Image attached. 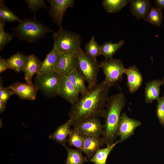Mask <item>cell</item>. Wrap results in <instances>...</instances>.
<instances>
[{"label": "cell", "instance_id": "23", "mask_svg": "<svg viewBox=\"0 0 164 164\" xmlns=\"http://www.w3.org/2000/svg\"><path fill=\"white\" fill-rule=\"evenodd\" d=\"M119 143L118 140L113 144L107 145L105 148L100 149L88 160L94 164H106L107 157L115 146Z\"/></svg>", "mask_w": 164, "mask_h": 164}, {"label": "cell", "instance_id": "9", "mask_svg": "<svg viewBox=\"0 0 164 164\" xmlns=\"http://www.w3.org/2000/svg\"><path fill=\"white\" fill-rule=\"evenodd\" d=\"M80 133L85 135L99 137L103 133L104 125L99 118L86 119L78 122L72 126Z\"/></svg>", "mask_w": 164, "mask_h": 164}, {"label": "cell", "instance_id": "2", "mask_svg": "<svg viewBox=\"0 0 164 164\" xmlns=\"http://www.w3.org/2000/svg\"><path fill=\"white\" fill-rule=\"evenodd\" d=\"M126 104V97L122 92L108 97L104 117L105 122L102 135L107 145H111L116 142L121 112Z\"/></svg>", "mask_w": 164, "mask_h": 164}, {"label": "cell", "instance_id": "25", "mask_svg": "<svg viewBox=\"0 0 164 164\" xmlns=\"http://www.w3.org/2000/svg\"><path fill=\"white\" fill-rule=\"evenodd\" d=\"M67 152V157L65 164H84L88 161L87 158L82 154V151L77 149L68 147L66 145H63Z\"/></svg>", "mask_w": 164, "mask_h": 164}, {"label": "cell", "instance_id": "36", "mask_svg": "<svg viewBox=\"0 0 164 164\" xmlns=\"http://www.w3.org/2000/svg\"><path fill=\"white\" fill-rule=\"evenodd\" d=\"M154 3L155 7L161 11L164 9V0H155Z\"/></svg>", "mask_w": 164, "mask_h": 164}, {"label": "cell", "instance_id": "15", "mask_svg": "<svg viewBox=\"0 0 164 164\" xmlns=\"http://www.w3.org/2000/svg\"><path fill=\"white\" fill-rule=\"evenodd\" d=\"M80 134L84 140V147L81 150L90 159L96 152L104 144L102 138L89 136L81 134Z\"/></svg>", "mask_w": 164, "mask_h": 164}, {"label": "cell", "instance_id": "38", "mask_svg": "<svg viewBox=\"0 0 164 164\" xmlns=\"http://www.w3.org/2000/svg\"><path fill=\"white\" fill-rule=\"evenodd\" d=\"M161 124L163 126H164V114L163 115L162 120Z\"/></svg>", "mask_w": 164, "mask_h": 164}, {"label": "cell", "instance_id": "7", "mask_svg": "<svg viewBox=\"0 0 164 164\" xmlns=\"http://www.w3.org/2000/svg\"><path fill=\"white\" fill-rule=\"evenodd\" d=\"M61 76L55 72L37 74L35 85L46 96L50 98L59 95Z\"/></svg>", "mask_w": 164, "mask_h": 164}, {"label": "cell", "instance_id": "16", "mask_svg": "<svg viewBox=\"0 0 164 164\" xmlns=\"http://www.w3.org/2000/svg\"><path fill=\"white\" fill-rule=\"evenodd\" d=\"M127 78V86L130 94L137 91L141 86L143 77L138 69L133 65L126 68L125 71Z\"/></svg>", "mask_w": 164, "mask_h": 164}, {"label": "cell", "instance_id": "12", "mask_svg": "<svg viewBox=\"0 0 164 164\" xmlns=\"http://www.w3.org/2000/svg\"><path fill=\"white\" fill-rule=\"evenodd\" d=\"M6 88L11 90L21 99L32 101L36 99L38 90L35 84L19 82L14 83Z\"/></svg>", "mask_w": 164, "mask_h": 164}, {"label": "cell", "instance_id": "28", "mask_svg": "<svg viewBox=\"0 0 164 164\" xmlns=\"http://www.w3.org/2000/svg\"><path fill=\"white\" fill-rule=\"evenodd\" d=\"M21 20L10 9L5 6L4 1L0 0V20L5 22H19Z\"/></svg>", "mask_w": 164, "mask_h": 164}, {"label": "cell", "instance_id": "19", "mask_svg": "<svg viewBox=\"0 0 164 164\" xmlns=\"http://www.w3.org/2000/svg\"><path fill=\"white\" fill-rule=\"evenodd\" d=\"M164 84V80L156 79L146 83L145 89V101L147 103H152L160 97V87Z\"/></svg>", "mask_w": 164, "mask_h": 164}, {"label": "cell", "instance_id": "4", "mask_svg": "<svg viewBox=\"0 0 164 164\" xmlns=\"http://www.w3.org/2000/svg\"><path fill=\"white\" fill-rule=\"evenodd\" d=\"M77 69L88 83L90 89L97 83V76L99 70V64L96 59L88 55L80 46L76 52Z\"/></svg>", "mask_w": 164, "mask_h": 164}, {"label": "cell", "instance_id": "29", "mask_svg": "<svg viewBox=\"0 0 164 164\" xmlns=\"http://www.w3.org/2000/svg\"><path fill=\"white\" fill-rule=\"evenodd\" d=\"M67 142L70 146H74L81 151L83 148V139L80 135L79 131L76 128H73L71 129Z\"/></svg>", "mask_w": 164, "mask_h": 164}, {"label": "cell", "instance_id": "30", "mask_svg": "<svg viewBox=\"0 0 164 164\" xmlns=\"http://www.w3.org/2000/svg\"><path fill=\"white\" fill-rule=\"evenodd\" d=\"M101 45H99L93 36L85 45V53L90 56L94 58L101 55Z\"/></svg>", "mask_w": 164, "mask_h": 164}, {"label": "cell", "instance_id": "37", "mask_svg": "<svg viewBox=\"0 0 164 164\" xmlns=\"http://www.w3.org/2000/svg\"><path fill=\"white\" fill-rule=\"evenodd\" d=\"M5 105L0 100V113L2 112L5 108Z\"/></svg>", "mask_w": 164, "mask_h": 164}, {"label": "cell", "instance_id": "27", "mask_svg": "<svg viewBox=\"0 0 164 164\" xmlns=\"http://www.w3.org/2000/svg\"><path fill=\"white\" fill-rule=\"evenodd\" d=\"M163 16L162 11L155 6L151 8L147 14L144 20L154 26L160 27L162 23Z\"/></svg>", "mask_w": 164, "mask_h": 164}, {"label": "cell", "instance_id": "20", "mask_svg": "<svg viewBox=\"0 0 164 164\" xmlns=\"http://www.w3.org/2000/svg\"><path fill=\"white\" fill-rule=\"evenodd\" d=\"M71 126V121L69 119L58 127L55 132L49 136V138L62 145H65L67 137L71 130L70 128Z\"/></svg>", "mask_w": 164, "mask_h": 164}, {"label": "cell", "instance_id": "31", "mask_svg": "<svg viewBox=\"0 0 164 164\" xmlns=\"http://www.w3.org/2000/svg\"><path fill=\"white\" fill-rule=\"evenodd\" d=\"M5 22L0 20V50H2L6 45L10 42L13 36L4 30Z\"/></svg>", "mask_w": 164, "mask_h": 164}, {"label": "cell", "instance_id": "8", "mask_svg": "<svg viewBox=\"0 0 164 164\" xmlns=\"http://www.w3.org/2000/svg\"><path fill=\"white\" fill-rule=\"evenodd\" d=\"M50 7L49 16L54 23L60 27H62L63 16L66 10L72 7L74 3V0H48Z\"/></svg>", "mask_w": 164, "mask_h": 164}, {"label": "cell", "instance_id": "22", "mask_svg": "<svg viewBox=\"0 0 164 164\" xmlns=\"http://www.w3.org/2000/svg\"><path fill=\"white\" fill-rule=\"evenodd\" d=\"M125 43L123 40H121L117 43H113L111 41L105 42L101 45V55L105 59L113 58L115 53L124 45Z\"/></svg>", "mask_w": 164, "mask_h": 164}, {"label": "cell", "instance_id": "3", "mask_svg": "<svg viewBox=\"0 0 164 164\" xmlns=\"http://www.w3.org/2000/svg\"><path fill=\"white\" fill-rule=\"evenodd\" d=\"M19 23L16 27L11 28L19 40L31 43L44 37L49 32H54L53 30L35 18L24 19Z\"/></svg>", "mask_w": 164, "mask_h": 164}, {"label": "cell", "instance_id": "14", "mask_svg": "<svg viewBox=\"0 0 164 164\" xmlns=\"http://www.w3.org/2000/svg\"><path fill=\"white\" fill-rule=\"evenodd\" d=\"M60 53L55 47L48 54L40 65L38 74L55 72L60 58Z\"/></svg>", "mask_w": 164, "mask_h": 164}, {"label": "cell", "instance_id": "35", "mask_svg": "<svg viewBox=\"0 0 164 164\" xmlns=\"http://www.w3.org/2000/svg\"><path fill=\"white\" fill-rule=\"evenodd\" d=\"M8 69H12L11 67L7 63L5 59H3L1 56H0V73H1Z\"/></svg>", "mask_w": 164, "mask_h": 164}, {"label": "cell", "instance_id": "26", "mask_svg": "<svg viewBox=\"0 0 164 164\" xmlns=\"http://www.w3.org/2000/svg\"><path fill=\"white\" fill-rule=\"evenodd\" d=\"M129 0H103L102 5L107 12L114 13L119 12L126 6Z\"/></svg>", "mask_w": 164, "mask_h": 164}, {"label": "cell", "instance_id": "32", "mask_svg": "<svg viewBox=\"0 0 164 164\" xmlns=\"http://www.w3.org/2000/svg\"><path fill=\"white\" fill-rule=\"evenodd\" d=\"M25 1L29 9L34 14L40 9L44 8L47 9L48 8L43 0H26Z\"/></svg>", "mask_w": 164, "mask_h": 164}, {"label": "cell", "instance_id": "18", "mask_svg": "<svg viewBox=\"0 0 164 164\" xmlns=\"http://www.w3.org/2000/svg\"><path fill=\"white\" fill-rule=\"evenodd\" d=\"M130 11L132 15L137 19L145 17L151 8V2L149 0H129Z\"/></svg>", "mask_w": 164, "mask_h": 164}, {"label": "cell", "instance_id": "5", "mask_svg": "<svg viewBox=\"0 0 164 164\" xmlns=\"http://www.w3.org/2000/svg\"><path fill=\"white\" fill-rule=\"evenodd\" d=\"M53 47L60 53H76L80 46V36L76 33L64 29L62 27L53 33Z\"/></svg>", "mask_w": 164, "mask_h": 164}, {"label": "cell", "instance_id": "11", "mask_svg": "<svg viewBox=\"0 0 164 164\" xmlns=\"http://www.w3.org/2000/svg\"><path fill=\"white\" fill-rule=\"evenodd\" d=\"M76 53H60V59L55 72L61 76H67L72 71L77 69Z\"/></svg>", "mask_w": 164, "mask_h": 164}, {"label": "cell", "instance_id": "33", "mask_svg": "<svg viewBox=\"0 0 164 164\" xmlns=\"http://www.w3.org/2000/svg\"><path fill=\"white\" fill-rule=\"evenodd\" d=\"M157 101L156 115L161 124L164 114V96L160 97Z\"/></svg>", "mask_w": 164, "mask_h": 164}, {"label": "cell", "instance_id": "10", "mask_svg": "<svg viewBox=\"0 0 164 164\" xmlns=\"http://www.w3.org/2000/svg\"><path fill=\"white\" fill-rule=\"evenodd\" d=\"M141 125L140 121L130 118L126 113H122L117 132V136L120 137L119 143L129 138L134 134L136 128Z\"/></svg>", "mask_w": 164, "mask_h": 164}, {"label": "cell", "instance_id": "13", "mask_svg": "<svg viewBox=\"0 0 164 164\" xmlns=\"http://www.w3.org/2000/svg\"><path fill=\"white\" fill-rule=\"evenodd\" d=\"M79 94L67 76H61L59 88V95L73 105L78 100Z\"/></svg>", "mask_w": 164, "mask_h": 164}, {"label": "cell", "instance_id": "1", "mask_svg": "<svg viewBox=\"0 0 164 164\" xmlns=\"http://www.w3.org/2000/svg\"><path fill=\"white\" fill-rule=\"evenodd\" d=\"M111 87L103 81L88 89L87 93L72 105L68 114L71 126L88 118H104Z\"/></svg>", "mask_w": 164, "mask_h": 164}, {"label": "cell", "instance_id": "17", "mask_svg": "<svg viewBox=\"0 0 164 164\" xmlns=\"http://www.w3.org/2000/svg\"><path fill=\"white\" fill-rule=\"evenodd\" d=\"M41 61L36 55L31 54L26 56V60L23 71L25 79L27 83L33 84L32 77L36 73L38 74Z\"/></svg>", "mask_w": 164, "mask_h": 164}, {"label": "cell", "instance_id": "24", "mask_svg": "<svg viewBox=\"0 0 164 164\" xmlns=\"http://www.w3.org/2000/svg\"><path fill=\"white\" fill-rule=\"evenodd\" d=\"M26 56L23 53L18 52L5 60L12 69L20 72L23 71Z\"/></svg>", "mask_w": 164, "mask_h": 164}, {"label": "cell", "instance_id": "6", "mask_svg": "<svg viewBox=\"0 0 164 164\" xmlns=\"http://www.w3.org/2000/svg\"><path fill=\"white\" fill-rule=\"evenodd\" d=\"M105 75L103 81L111 87L116 85L122 78L126 68L122 61L114 59H105L99 64Z\"/></svg>", "mask_w": 164, "mask_h": 164}, {"label": "cell", "instance_id": "34", "mask_svg": "<svg viewBox=\"0 0 164 164\" xmlns=\"http://www.w3.org/2000/svg\"><path fill=\"white\" fill-rule=\"evenodd\" d=\"M0 100L5 105L9 97L14 94L11 90L4 88L3 85H0Z\"/></svg>", "mask_w": 164, "mask_h": 164}, {"label": "cell", "instance_id": "21", "mask_svg": "<svg viewBox=\"0 0 164 164\" xmlns=\"http://www.w3.org/2000/svg\"><path fill=\"white\" fill-rule=\"evenodd\" d=\"M67 76L79 94L83 95L87 93L88 88L85 85L86 80L77 69L72 71Z\"/></svg>", "mask_w": 164, "mask_h": 164}]
</instances>
